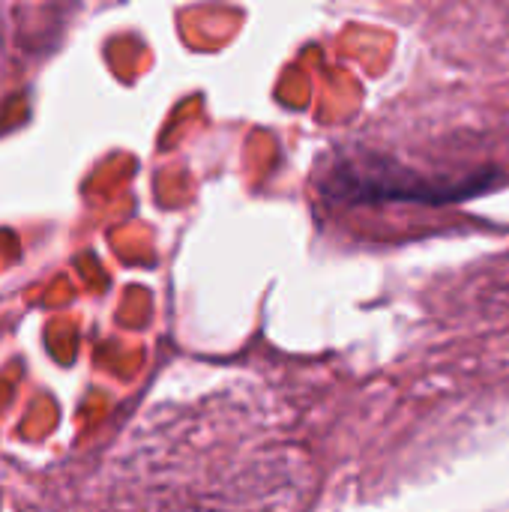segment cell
<instances>
[{"label":"cell","mask_w":509,"mask_h":512,"mask_svg":"<svg viewBox=\"0 0 509 512\" xmlns=\"http://www.w3.org/2000/svg\"><path fill=\"white\" fill-rule=\"evenodd\" d=\"M192 512H213V510H192Z\"/></svg>","instance_id":"cell-1"}]
</instances>
